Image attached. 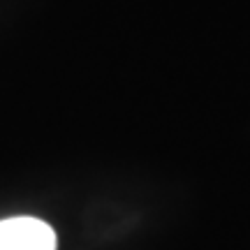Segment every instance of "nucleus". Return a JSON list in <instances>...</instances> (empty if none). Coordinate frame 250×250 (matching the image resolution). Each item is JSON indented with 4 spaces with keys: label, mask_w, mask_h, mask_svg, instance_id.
I'll return each mask as SVG.
<instances>
[{
    "label": "nucleus",
    "mask_w": 250,
    "mask_h": 250,
    "mask_svg": "<svg viewBox=\"0 0 250 250\" xmlns=\"http://www.w3.org/2000/svg\"><path fill=\"white\" fill-rule=\"evenodd\" d=\"M58 239L51 225L40 218L17 215L0 220V250H56Z\"/></svg>",
    "instance_id": "nucleus-1"
}]
</instances>
